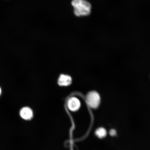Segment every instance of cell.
Returning a JSON list of instances; mask_svg holds the SVG:
<instances>
[{"label":"cell","mask_w":150,"mask_h":150,"mask_svg":"<svg viewBox=\"0 0 150 150\" xmlns=\"http://www.w3.org/2000/svg\"><path fill=\"white\" fill-rule=\"evenodd\" d=\"M71 4L76 16H87L91 13V5L86 0H72Z\"/></svg>","instance_id":"obj_1"},{"label":"cell","mask_w":150,"mask_h":150,"mask_svg":"<svg viewBox=\"0 0 150 150\" xmlns=\"http://www.w3.org/2000/svg\"><path fill=\"white\" fill-rule=\"evenodd\" d=\"M86 102L90 107L96 108L98 107L100 102L99 94L95 91L90 92L86 96Z\"/></svg>","instance_id":"obj_2"},{"label":"cell","mask_w":150,"mask_h":150,"mask_svg":"<svg viewBox=\"0 0 150 150\" xmlns=\"http://www.w3.org/2000/svg\"><path fill=\"white\" fill-rule=\"evenodd\" d=\"M67 106L71 111L75 112L80 108L81 103L79 99L75 97H72L69 99L67 102Z\"/></svg>","instance_id":"obj_3"},{"label":"cell","mask_w":150,"mask_h":150,"mask_svg":"<svg viewBox=\"0 0 150 150\" xmlns=\"http://www.w3.org/2000/svg\"><path fill=\"white\" fill-rule=\"evenodd\" d=\"M20 115L22 119L29 120L33 117V112L31 109L27 107L22 108L20 111Z\"/></svg>","instance_id":"obj_4"},{"label":"cell","mask_w":150,"mask_h":150,"mask_svg":"<svg viewBox=\"0 0 150 150\" xmlns=\"http://www.w3.org/2000/svg\"><path fill=\"white\" fill-rule=\"evenodd\" d=\"M72 79L70 76L67 75L61 74L60 76L58 83L59 86H67L72 83Z\"/></svg>","instance_id":"obj_5"},{"label":"cell","mask_w":150,"mask_h":150,"mask_svg":"<svg viewBox=\"0 0 150 150\" xmlns=\"http://www.w3.org/2000/svg\"><path fill=\"white\" fill-rule=\"evenodd\" d=\"M96 135L99 139L104 138L107 136V132L104 127H100L97 129L95 132Z\"/></svg>","instance_id":"obj_6"},{"label":"cell","mask_w":150,"mask_h":150,"mask_svg":"<svg viewBox=\"0 0 150 150\" xmlns=\"http://www.w3.org/2000/svg\"><path fill=\"white\" fill-rule=\"evenodd\" d=\"M117 131L114 129H112L109 131L110 135L112 137L115 136L117 135Z\"/></svg>","instance_id":"obj_7"},{"label":"cell","mask_w":150,"mask_h":150,"mask_svg":"<svg viewBox=\"0 0 150 150\" xmlns=\"http://www.w3.org/2000/svg\"><path fill=\"white\" fill-rule=\"evenodd\" d=\"M1 88H0V95H1Z\"/></svg>","instance_id":"obj_8"}]
</instances>
